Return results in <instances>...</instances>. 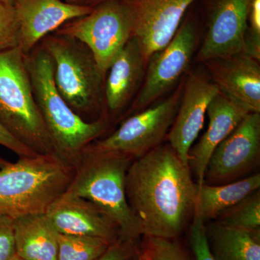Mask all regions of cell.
Returning <instances> with one entry per match:
<instances>
[{
  "label": "cell",
  "mask_w": 260,
  "mask_h": 260,
  "mask_svg": "<svg viewBox=\"0 0 260 260\" xmlns=\"http://www.w3.org/2000/svg\"><path fill=\"white\" fill-rule=\"evenodd\" d=\"M39 45L50 56L55 86L70 107L82 119L94 121L104 114V83L107 74L98 65L88 48L74 38L52 32Z\"/></svg>",
  "instance_id": "obj_5"
},
{
  "label": "cell",
  "mask_w": 260,
  "mask_h": 260,
  "mask_svg": "<svg viewBox=\"0 0 260 260\" xmlns=\"http://www.w3.org/2000/svg\"><path fill=\"white\" fill-rule=\"evenodd\" d=\"M0 3H4L5 5H10V6H13L14 0H0Z\"/></svg>",
  "instance_id": "obj_34"
},
{
  "label": "cell",
  "mask_w": 260,
  "mask_h": 260,
  "mask_svg": "<svg viewBox=\"0 0 260 260\" xmlns=\"http://www.w3.org/2000/svg\"><path fill=\"white\" fill-rule=\"evenodd\" d=\"M129 15L133 37L145 62L175 35L191 5L199 0H119Z\"/></svg>",
  "instance_id": "obj_11"
},
{
  "label": "cell",
  "mask_w": 260,
  "mask_h": 260,
  "mask_svg": "<svg viewBox=\"0 0 260 260\" xmlns=\"http://www.w3.org/2000/svg\"><path fill=\"white\" fill-rule=\"evenodd\" d=\"M189 244L194 260H215L207 241L205 222L199 217H193L189 225Z\"/></svg>",
  "instance_id": "obj_27"
},
{
  "label": "cell",
  "mask_w": 260,
  "mask_h": 260,
  "mask_svg": "<svg viewBox=\"0 0 260 260\" xmlns=\"http://www.w3.org/2000/svg\"><path fill=\"white\" fill-rule=\"evenodd\" d=\"M260 61L246 54L203 61L219 93L248 113H260Z\"/></svg>",
  "instance_id": "obj_15"
},
{
  "label": "cell",
  "mask_w": 260,
  "mask_h": 260,
  "mask_svg": "<svg viewBox=\"0 0 260 260\" xmlns=\"http://www.w3.org/2000/svg\"><path fill=\"white\" fill-rule=\"evenodd\" d=\"M182 89L179 85L171 96L128 116L112 134L85 150L119 153L135 160L162 144L177 114Z\"/></svg>",
  "instance_id": "obj_7"
},
{
  "label": "cell",
  "mask_w": 260,
  "mask_h": 260,
  "mask_svg": "<svg viewBox=\"0 0 260 260\" xmlns=\"http://www.w3.org/2000/svg\"><path fill=\"white\" fill-rule=\"evenodd\" d=\"M259 189V173L220 185L197 184L194 216L205 222L216 220L225 210Z\"/></svg>",
  "instance_id": "obj_20"
},
{
  "label": "cell",
  "mask_w": 260,
  "mask_h": 260,
  "mask_svg": "<svg viewBox=\"0 0 260 260\" xmlns=\"http://www.w3.org/2000/svg\"><path fill=\"white\" fill-rule=\"evenodd\" d=\"M244 53L260 61V0L251 3Z\"/></svg>",
  "instance_id": "obj_26"
},
{
  "label": "cell",
  "mask_w": 260,
  "mask_h": 260,
  "mask_svg": "<svg viewBox=\"0 0 260 260\" xmlns=\"http://www.w3.org/2000/svg\"><path fill=\"white\" fill-rule=\"evenodd\" d=\"M144 56L138 39L132 37L119 51L107 71L104 83V107L107 117H116L131 102L144 79Z\"/></svg>",
  "instance_id": "obj_17"
},
{
  "label": "cell",
  "mask_w": 260,
  "mask_h": 260,
  "mask_svg": "<svg viewBox=\"0 0 260 260\" xmlns=\"http://www.w3.org/2000/svg\"><path fill=\"white\" fill-rule=\"evenodd\" d=\"M218 93L216 85L203 73H191L183 85L177 114L167 140L186 165L189 150L204 125L208 106Z\"/></svg>",
  "instance_id": "obj_13"
},
{
  "label": "cell",
  "mask_w": 260,
  "mask_h": 260,
  "mask_svg": "<svg viewBox=\"0 0 260 260\" xmlns=\"http://www.w3.org/2000/svg\"><path fill=\"white\" fill-rule=\"evenodd\" d=\"M0 145L9 149L16 154L19 158L22 157H32L37 155L32 150L17 139L3 124L0 123Z\"/></svg>",
  "instance_id": "obj_30"
},
{
  "label": "cell",
  "mask_w": 260,
  "mask_h": 260,
  "mask_svg": "<svg viewBox=\"0 0 260 260\" xmlns=\"http://www.w3.org/2000/svg\"><path fill=\"white\" fill-rule=\"evenodd\" d=\"M104 1H106V0H86L85 5L93 8V7L96 6L97 5L100 4Z\"/></svg>",
  "instance_id": "obj_31"
},
{
  "label": "cell",
  "mask_w": 260,
  "mask_h": 260,
  "mask_svg": "<svg viewBox=\"0 0 260 260\" xmlns=\"http://www.w3.org/2000/svg\"><path fill=\"white\" fill-rule=\"evenodd\" d=\"M13 7L18 25V48L24 54L65 23L89 14L93 8L64 0H14Z\"/></svg>",
  "instance_id": "obj_14"
},
{
  "label": "cell",
  "mask_w": 260,
  "mask_h": 260,
  "mask_svg": "<svg viewBox=\"0 0 260 260\" xmlns=\"http://www.w3.org/2000/svg\"><path fill=\"white\" fill-rule=\"evenodd\" d=\"M197 39L196 22L186 17L170 42L149 59L143 86L127 114L147 109L177 83L190 64Z\"/></svg>",
  "instance_id": "obj_9"
},
{
  "label": "cell",
  "mask_w": 260,
  "mask_h": 260,
  "mask_svg": "<svg viewBox=\"0 0 260 260\" xmlns=\"http://www.w3.org/2000/svg\"><path fill=\"white\" fill-rule=\"evenodd\" d=\"M178 239L143 236L139 244V254L144 260H194Z\"/></svg>",
  "instance_id": "obj_24"
},
{
  "label": "cell",
  "mask_w": 260,
  "mask_h": 260,
  "mask_svg": "<svg viewBox=\"0 0 260 260\" xmlns=\"http://www.w3.org/2000/svg\"><path fill=\"white\" fill-rule=\"evenodd\" d=\"M13 260H24V259H21V258L18 257V256H15L14 259H13Z\"/></svg>",
  "instance_id": "obj_36"
},
{
  "label": "cell",
  "mask_w": 260,
  "mask_h": 260,
  "mask_svg": "<svg viewBox=\"0 0 260 260\" xmlns=\"http://www.w3.org/2000/svg\"><path fill=\"white\" fill-rule=\"evenodd\" d=\"M10 162L8 161V160H5V159L0 157V169H3V168H4L5 167H6V166H8Z\"/></svg>",
  "instance_id": "obj_33"
},
{
  "label": "cell",
  "mask_w": 260,
  "mask_h": 260,
  "mask_svg": "<svg viewBox=\"0 0 260 260\" xmlns=\"http://www.w3.org/2000/svg\"><path fill=\"white\" fill-rule=\"evenodd\" d=\"M197 183L169 143L135 159L126 177L128 204L142 237L178 239L194 213Z\"/></svg>",
  "instance_id": "obj_1"
},
{
  "label": "cell",
  "mask_w": 260,
  "mask_h": 260,
  "mask_svg": "<svg viewBox=\"0 0 260 260\" xmlns=\"http://www.w3.org/2000/svg\"><path fill=\"white\" fill-rule=\"evenodd\" d=\"M215 220L235 229L259 230L260 189L225 210Z\"/></svg>",
  "instance_id": "obj_23"
},
{
  "label": "cell",
  "mask_w": 260,
  "mask_h": 260,
  "mask_svg": "<svg viewBox=\"0 0 260 260\" xmlns=\"http://www.w3.org/2000/svg\"><path fill=\"white\" fill-rule=\"evenodd\" d=\"M140 242L119 239L94 260H129L139 251Z\"/></svg>",
  "instance_id": "obj_29"
},
{
  "label": "cell",
  "mask_w": 260,
  "mask_h": 260,
  "mask_svg": "<svg viewBox=\"0 0 260 260\" xmlns=\"http://www.w3.org/2000/svg\"><path fill=\"white\" fill-rule=\"evenodd\" d=\"M16 256L24 260H56L58 233L45 213L13 219Z\"/></svg>",
  "instance_id": "obj_19"
},
{
  "label": "cell",
  "mask_w": 260,
  "mask_h": 260,
  "mask_svg": "<svg viewBox=\"0 0 260 260\" xmlns=\"http://www.w3.org/2000/svg\"><path fill=\"white\" fill-rule=\"evenodd\" d=\"M205 233L215 260H260V229H235L212 220L205 224Z\"/></svg>",
  "instance_id": "obj_21"
},
{
  "label": "cell",
  "mask_w": 260,
  "mask_h": 260,
  "mask_svg": "<svg viewBox=\"0 0 260 260\" xmlns=\"http://www.w3.org/2000/svg\"><path fill=\"white\" fill-rule=\"evenodd\" d=\"M110 244L100 238L58 234L56 260H94Z\"/></svg>",
  "instance_id": "obj_22"
},
{
  "label": "cell",
  "mask_w": 260,
  "mask_h": 260,
  "mask_svg": "<svg viewBox=\"0 0 260 260\" xmlns=\"http://www.w3.org/2000/svg\"><path fill=\"white\" fill-rule=\"evenodd\" d=\"M64 1L71 4L85 5L86 0H64Z\"/></svg>",
  "instance_id": "obj_32"
},
{
  "label": "cell",
  "mask_w": 260,
  "mask_h": 260,
  "mask_svg": "<svg viewBox=\"0 0 260 260\" xmlns=\"http://www.w3.org/2000/svg\"><path fill=\"white\" fill-rule=\"evenodd\" d=\"M260 162V113H249L214 150L204 183L220 185L251 175Z\"/></svg>",
  "instance_id": "obj_10"
},
{
  "label": "cell",
  "mask_w": 260,
  "mask_h": 260,
  "mask_svg": "<svg viewBox=\"0 0 260 260\" xmlns=\"http://www.w3.org/2000/svg\"><path fill=\"white\" fill-rule=\"evenodd\" d=\"M133 160L119 153L85 150L66 192L96 205L119 226L121 239L140 242L139 223L126 196V174Z\"/></svg>",
  "instance_id": "obj_4"
},
{
  "label": "cell",
  "mask_w": 260,
  "mask_h": 260,
  "mask_svg": "<svg viewBox=\"0 0 260 260\" xmlns=\"http://www.w3.org/2000/svg\"><path fill=\"white\" fill-rule=\"evenodd\" d=\"M129 260H144L143 259L141 256L140 255L139 251H138V254H135L134 256L129 259Z\"/></svg>",
  "instance_id": "obj_35"
},
{
  "label": "cell",
  "mask_w": 260,
  "mask_h": 260,
  "mask_svg": "<svg viewBox=\"0 0 260 260\" xmlns=\"http://www.w3.org/2000/svg\"><path fill=\"white\" fill-rule=\"evenodd\" d=\"M0 123L38 155L55 154L18 47L0 52Z\"/></svg>",
  "instance_id": "obj_6"
},
{
  "label": "cell",
  "mask_w": 260,
  "mask_h": 260,
  "mask_svg": "<svg viewBox=\"0 0 260 260\" xmlns=\"http://www.w3.org/2000/svg\"><path fill=\"white\" fill-rule=\"evenodd\" d=\"M18 47V25L13 6L0 3V52Z\"/></svg>",
  "instance_id": "obj_25"
},
{
  "label": "cell",
  "mask_w": 260,
  "mask_h": 260,
  "mask_svg": "<svg viewBox=\"0 0 260 260\" xmlns=\"http://www.w3.org/2000/svg\"><path fill=\"white\" fill-rule=\"evenodd\" d=\"M249 113L218 93L207 109L208 126L188 154V165L197 184L204 183L207 166L214 150Z\"/></svg>",
  "instance_id": "obj_18"
},
{
  "label": "cell",
  "mask_w": 260,
  "mask_h": 260,
  "mask_svg": "<svg viewBox=\"0 0 260 260\" xmlns=\"http://www.w3.org/2000/svg\"><path fill=\"white\" fill-rule=\"evenodd\" d=\"M252 0H208L206 32L196 59L244 53L248 16Z\"/></svg>",
  "instance_id": "obj_12"
},
{
  "label": "cell",
  "mask_w": 260,
  "mask_h": 260,
  "mask_svg": "<svg viewBox=\"0 0 260 260\" xmlns=\"http://www.w3.org/2000/svg\"><path fill=\"white\" fill-rule=\"evenodd\" d=\"M34 98L58 157L75 166L84 150L109 128L106 116L82 119L67 104L55 86L50 56L40 45L25 54Z\"/></svg>",
  "instance_id": "obj_2"
},
{
  "label": "cell",
  "mask_w": 260,
  "mask_h": 260,
  "mask_svg": "<svg viewBox=\"0 0 260 260\" xmlns=\"http://www.w3.org/2000/svg\"><path fill=\"white\" fill-rule=\"evenodd\" d=\"M55 32L83 43L107 74L119 51L133 37L129 15L119 0H106L89 14L65 23Z\"/></svg>",
  "instance_id": "obj_8"
},
{
  "label": "cell",
  "mask_w": 260,
  "mask_h": 260,
  "mask_svg": "<svg viewBox=\"0 0 260 260\" xmlns=\"http://www.w3.org/2000/svg\"><path fill=\"white\" fill-rule=\"evenodd\" d=\"M75 167L55 154L22 157L0 169V216L45 213L64 194Z\"/></svg>",
  "instance_id": "obj_3"
},
{
  "label": "cell",
  "mask_w": 260,
  "mask_h": 260,
  "mask_svg": "<svg viewBox=\"0 0 260 260\" xmlns=\"http://www.w3.org/2000/svg\"><path fill=\"white\" fill-rule=\"evenodd\" d=\"M45 214L58 234L100 238L112 244L121 239L119 226L107 214L88 200L66 191Z\"/></svg>",
  "instance_id": "obj_16"
},
{
  "label": "cell",
  "mask_w": 260,
  "mask_h": 260,
  "mask_svg": "<svg viewBox=\"0 0 260 260\" xmlns=\"http://www.w3.org/2000/svg\"><path fill=\"white\" fill-rule=\"evenodd\" d=\"M15 256L13 219L0 216V260H13Z\"/></svg>",
  "instance_id": "obj_28"
}]
</instances>
